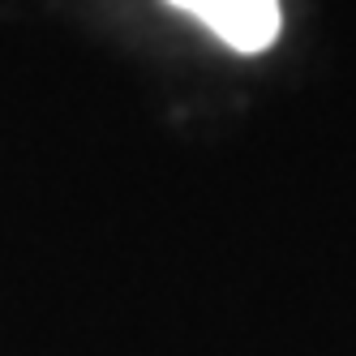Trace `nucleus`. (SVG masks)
I'll return each instance as SVG.
<instances>
[{"mask_svg":"<svg viewBox=\"0 0 356 356\" xmlns=\"http://www.w3.org/2000/svg\"><path fill=\"white\" fill-rule=\"evenodd\" d=\"M181 13H193L236 52H262L279 35V0H168Z\"/></svg>","mask_w":356,"mask_h":356,"instance_id":"nucleus-1","label":"nucleus"}]
</instances>
